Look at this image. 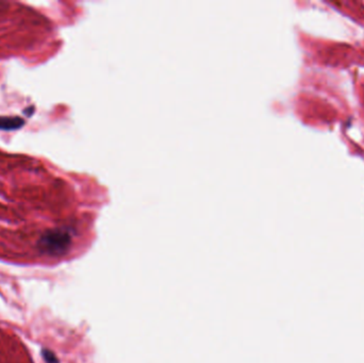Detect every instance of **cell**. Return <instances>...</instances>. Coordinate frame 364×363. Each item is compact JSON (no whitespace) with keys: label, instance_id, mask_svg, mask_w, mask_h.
I'll return each instance as SVG.
<instances>
[{"label":"cell","instance_id":"cell-1","mask_svg":"<svg viewBox=\"0 0 364 363\" xmlns=\"http://www.w3.org/2000/svg\"><path fill=\"white\" fill-rule=\"evenodd\" d=\"M70 243V237L66 231L55 229L49 230L42 236L39 241V247L42 253L56 256L64 253Z\"/></svg>","mask_w":364,"mask_h":363},{"label":"cell","instance_id":"cell-2","mask_svg":"<svg viewBox=\"0 0 364 363\" xmlns=\"http://www.w3.org/2000/svg\"><path fill=\"white\" fill-rule=\"evenodd\" d=\"M25 125V121L17 116H0V130L12 131L17 130Z\"/></svg>","mask_w":364,"mask_h":363},{"label":"cell","instance_id":"cell-3","mask_svg":"<svg viewBox=\"0 0 364 363\" xmlns=\"http://www.w3.org/2000/svg\"><path fill=\"white\" fill-rule=\"evenodd\" d=\"M42 356L44 358V360H45L46 363H59V361H58L56 357L54 356V354L48 350H43L42 351Z\"/></svg>","mask_w":364,"mask_h":363}]
</instances>
